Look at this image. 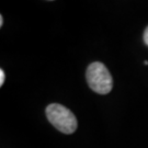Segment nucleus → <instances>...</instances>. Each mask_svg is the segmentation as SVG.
<instances>
[{
    "label": "nucleus",
    "mask_w": 148,
    "mask_h": 148,
    "mask_svg": "<svg viewBox=\"0 0 148 148\" xmlns=\"http://www.w3.org/2000/svg\"><path fill=\"white\" fill-rule=\"evenodd\" d=\"M3 25V16H0V27H2Z\"/></svg>",
    "instance_id": "39448f33"
},
{
    "label": "nucleus",
    "mask_w": 148,
    "mask_h": 148,
    "mask_svg": "<svg viewBox=\"0 0 148 148\" xmlns=\"http://www.w3.org/2000/svg\"><path fill=\"white\" fill-rule=\"evenodd\" d=\"M5 71H3V69H0V87H2L3 82H5Z\"/></svg>",
    "instance_id": "7ed1b4c3"
},
{
    "label": "nucleus",
    "mask_w": 148,
    "mask_h": 148,
    "mask_svg": "<svg viewBox=\"0 0 148 148\" xmlns=\"http://www.w3.org/2000/svg\"><path fill=\"white\" fill-rule=\"evenodd\" d=\"M86 79L90 89L99 95H108L113 88V79L110 71L99 62H95L88 66Z\"/></svg>",
    "instance_id": "f03ea898"
},
{
    "label": "nucleus",
    "mask_w": 148,
    "mask_h": 148,
    "mask_svg": "<svg viewBox=\"0 0 148 148\" xmlns=\"http://www.w3.org/2000/svg\"><path fill=\"white\" fill-rule=\"evenodd\" d=\"M46 116L49 123L56 130L64 134H73L76 132L78 123L75 114L66 106L52 103L46 108Z\"/></svg>",
    "instance_id": "f257e3e1"
},
{
    "label": "nucleus",
    "mask_w": 148,
    "mask_h": 148,
    "mask_svg": "<svg viewBox=\"0 0 148 148\" xmlns=\"http://www.w3.org/2000/svg\"><path fill=\"white\" fill-rule=\"evenodd\" d=\"M144 42L145 44L148 46V27L145 29V31H144Z\"/></svg>",
    "instance_id": "20e7f679"
}]
</instances>
